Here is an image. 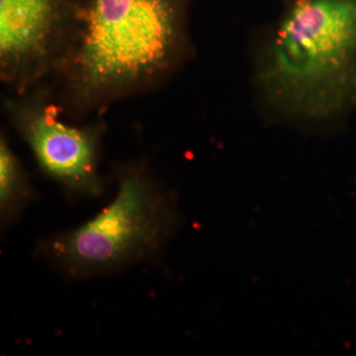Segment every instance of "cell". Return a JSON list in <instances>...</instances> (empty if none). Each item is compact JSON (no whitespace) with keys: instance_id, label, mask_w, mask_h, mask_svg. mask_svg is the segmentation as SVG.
I'll list each match as a JSON object with an SVG mask.
<instances>
[{"instance_id":"1","label":"cell","mask_w":356,"mask_h":356,"mask_svg":"<svg viewBox=\"0 0 356 356\" xmlns=\"http://www.w3.org/2000/svg\"><path fill=\"white\" fill-rule=\"evenodd\" d=\"M252 83L268 120L337 127L356 110V0H285L257 34Z\"/></svg>"},{"instance_id":"2","label":"cell","mask_w":356,"mask_h":356,"mask_svg":"<svg viewBox=\"0 0 356 356\" xmlns=\"http://www.w3.org/2000/svg\"><path fill=\"white\" fill-rule=\"evenodd\" d=\"M191 0H83L57 77L79 113L163 81L191 51Z\"/></svg>"},{"instance_id":"3","label":"cell","mask_w":356,"mask_h":356,"mask_svg":"<svg viewBox=\"0 0 356 356\" xmlns=\"http://www.w3.org/2000/svg\"><path fill=\"white\" fill-rule=\"evenodd\" d=\"M178 225L177 202L147 168L122 172L114 200L74 231L54 236L43 250L74 276L109 273L163 250Z\"/></svg>"},{"instance_id":"4","label":"cell","mask_w":356,"mask_h":356,"mask_svg":"<svg viewBox=\"0 0 356 356\" xmlns=\"http://www.w3.org/2000/svg\"><path fill=\"white\" fill-rule=\"evenodd\" d=\"M77 2L0 0V76L16 95L57 76L69 50Z\"/></svg>"},{"instance_id":"5","label":"cell","mask_w":356,"mask_h":356,"mask_svg":"<svg viewBox=\"0 0 356 356\" xmlns=\"http://www.w3.org/2000/svg\"><path fill=\"white\" fill-rule=\"evenodd\" d=\"M18 96L7 102V112L42 170L70 191L99 195L102 184L97 161L102 126L65 123L44 93Z\"/></svg>"},{"instance_id":"6","label":"cell","mask_w":356,"mask_h":356,"mask_svg":"<svg viewBox=\"0 0 356 356\" xmlns=\"http://www.w3.org/2000/svg\"><path fill=\"white\" fill-rule=\"evenodd\" d=\"M30 195L27 175L6 138L0 140V205L4 217H13Z\"/></svg>"}]
</instances>
